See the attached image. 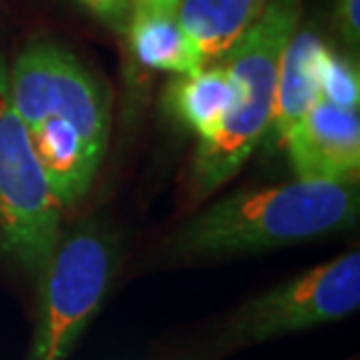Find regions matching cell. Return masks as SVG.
Returning <instances> with one entry per match:
<instances>
[{
	"instance_id": "6da1fadb",
	"label": "cell",
	"mask_w": 360,
	"mask_h": 360,
	"mask_svg": "<svg viewBox=\"0 0 360 360\" xmlns=\"http://www.w3.org/2000/svg\"><path fill=\"white\" fill-rule=\"evenodd\" d=\"M10 98L61 211L91 190L110 141V91L56 42L26 45L7 63Z\"/></svg>"
},
{
	"instance_id": "7a4b0ae2",
	"label": "cell",
	"mask_w": 360,
	"mask_h": 360,
	"mask_svg": "<svg viewBox=\"0 0 360 360\" xmlns=\"http://www.w3.org/2000/svg\"><path fill=\"white\" fill-rule=\"evenodd\" d=\"M358 218V183L295 178L229 192L197 208L164 241V253L178 264L257 255L351 232Z\"/></svg>"
},
{
	"instance_id": "3957f363",
	"label": "cell",
	"mask_w": 360,
	"mask_h": 360,
	"mask_svg": "<svg viewBox=\"0 0 360 360\" xmlns=\"http://www.w3.org/2000/svg\"><path fill=\"white\" fill-rule=\"evenodd\" d=\"M302 21V0H269L257 21L222 56L234 103L220 127L197 141L187 171V206H199L239 176L269 131L278 63Z\"/></svg>"
},
{
	"instance_id": "277c9868",
	"label": "cell",
	"mask_w": 360,
	"mask_h": 360,
	"mask_svg": "<svg viewBox=\"0 0 360 360\" xmlns=\"http://www.w3.org/2000/svg\"><path fill=\"white\" fill-rule=\"evenodd\" d=\"M120 264V241L103 222L61 232L35 281V319L26 360H68L98 309Z\"/></svg>"
},
{
	"instance_id": "5b68a950",
	"label": "cell",
	"mask_w": 360,
	"mask_h": 360,
	"mask_svg": "<svg viewBox=\"0 0 360 360\" xmlns=\"http://www.w3.org/2000/svg\"><path fill=\"white\" fill-rule=\"evenodd\" d=\"M360 307V250L351 248L236 307L213 337L215 356L330 326Z\"/></svg>"
},
{
	"instance_id": "8992f818",
	"label": "cell",
	"mask_w": 360,
	"mask_h": 360,
	"mask_svg": "<svg viewBox=\"0 0 360 360\" xmlns=\"http://www.w3.org/2000/svg\"><path fill=\"white\" fill-rule=\"evenodd\" d=\"M61 206L10 98L0 54V250L33 283L61 239Z\"/></svg>"
},
{
	"instance_id": "52a82bcc",
	"label": "cell",
	"mask_w": 360,
	"mask_h": 360,
	"mask_svg": "<svg viewBox=\"0 0 360 360\" xmlns=\"http://www.w3.org/2000/svg\"><path fill=\"white\" fill-rule=\"evenodd\" d=\"M283 150L295 178L358 183L360 112L319 98L288 134Z\"/></svg>"
},
{
	"instance_id": "ba28073f",
	"label": "cell",
	"mask_w": 360,
	"mask_h": 360,
	"mask_svg": "<svg viewBox=\"0 0 360 360\" xmlns=\"http://www.w3.org/2000/svg\"><path fill=\"white\" fill-rule=\"evenodd\" d=\"M326 42L311 28H297L278 63L276 96L267 136L283 148L288 134L321 98V54Z\"/></svg>"
},
{
	"instance_id": "9c48e42d",
	"label": "cell",
	"mask_w": 360,
	"mask_h": 360,
	"mask_svg": "<svg viewBox=\"0 0 360 360\" xmlns=\"http://www.w3.org/2000/svg\"><path fill=\"white\" fill-rule=\"evenodd\" d=\"M267 5L269 0H180L176 19L199 68L222 59Z\"/></svg>"
},
{
	"instance_id": "30bf717a",
	"label": "cell",
	"mask_w": 360,
	"mask_h": 360,
	"mask_svg": "<svg viewBox=\"0 0 360 360\" xmlns=\"http://www.w3.org/2000/svg\"><path fill=\"white\" fill-rule=\"evenodd\" d=\"M234 80L222 61L206 63L187 75H176L169 84L167 101L171 115L197 141L208 139L225 120L234 103Z\"/></svg>"
},
{
	"instance_id": "8fae6325",
	"label": "cell",
	"mask_w": 360,
	"mask_h": 360,
	"mask_svg": "<svg viewBox=\"0 0 360 360\" xmlns=\"http://www.w3.org/2000/svg\"><path fill=\"white\" fill-rule=\"evenodd\" d=\"M124 31L134 56L146 68L164 70L174 77L199 70V63L194 59L176 14L131 12Z\"/></svg>"
},
{
	"instance_id": "7c38bea8",
	"label": "cell",
	"mask_w": 360,
	"mask_h": 360,
	"mask_svg": "<svg viewBox=\"0 0 360 360\" xmlns=\"http://www.w3.org/2000/svg\"><path fill=\"white\" fill-rule=\"evenodd\" d=\"M321 98L347 110H360V75L356 61L328 45L321 54Z\"/></svg>"
},
{
	"instance_id": "4fadbf2b",
	"label": "cell",
	"mask_w": 360,
	"mask_h": 360,
	"mask_svg": "<svg viewBox=\"0 0 360 360\" xmlns=\"http://www.w3.org/2000/svg\"><path fill=\"white\" fill-rule=\"evenodd\" d=\"M84 5L91 14H96L101 21H105L108 26L124 31L129 12H131V0H77Z\"/></svg>"
},
{
	"instance_id": "5bb4252c",
	"label": "cell",
	"mask_w": 360,
	"mask_h": 360,
	"mask_svg": "<svg viewBox=\"0 0 360 360\" xmlns=\"http://www.w3.org/2000/svg\"><path fill=\"white\" fill-rule=\"evenodd\" d=\"M340 28L349 47L360 42V0H340Z\"/></svg>"
},
{
	"instance_id": "9a60e30c",
	"label": "cell",
	"mask_w": 360,
	"mask_h": 360,
	"mask_svg": "<svg viewBox=\"0 0 360 360\" xmlns=\"http://www.w3.org/2000/svg\"><path fill=\"white\" fill-rule=\"evenodd\" d=\"M180 0H131V12H164L176 14ZM129 12V14H131Z\"/></svg>"
}]
</instances>
